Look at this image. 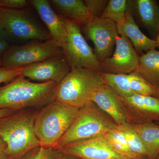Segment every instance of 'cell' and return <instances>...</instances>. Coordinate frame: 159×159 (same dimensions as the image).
<instances>
[{
	"label": "cell",
	"mask_w": 159,
	"mask_h": 159,
	"mask_svg": "<svg viewBox=\"0 0 159 159\" xmlns=\"http://www.w3.org/2000/svg\"><path fill=\"white\" fill-rule=\"evenodd\" d=\"M109 0H84L85 6L90 14L94 18H100Z\"/></svg>",
	"instance_id": "obj_27"
},
{
	"label": "cell",
	"mask_w": 159,
	"mask_h": 159,
	"mask_svg": "<svg viewBox=\"0 0 159 159\" xmlns=\"http://www.w3.org/2000/svg\"><path fill=\"white\" fill-rule=\"evenodd\" d=\"M100 109L111 117L117 125L128 123L122 97L106 84L97 89L91 99Z\"/></svg>",
	"instance_id": "obj_15"
},
{
	"label": "cell",
	"mask_w": 159,
	"mask_h": 159,
	"mask_svg": "<svg viewBox=\"0 0 159 159\" xmlns=\"http://www.w3.org/2000/svg\"><path fill=\"white\" fill-rule=\"evenodd\" d=\"M80 109L54 100L37 112L34 132L41 146L54 147L74 123Z\"/></svg>",
	"instance_id": "obj_4"
},
{
	"label": "cell",
	"mask_w": 159,
	"mask_h": 159,
	"mask_svg": "<svg viewBox=\"0 0 159 159\" xmlns=\"http://www.w3.org/2000/svg\"><path fill=\"white\" fill-rule=\"evenodd\" d=\"M127 8L135 12L142 27L151 39L155 40L159 33V4L156 0L128 1Z\"/></svg>",
	"instance_id": "obj_16"
},
{
	"label": "cell",
	"mask_w": 159,
	"mask_h": 159,
	"mask_svg": "<svg viewBox=\"0 0 159 159\" xmlns=\"http://www.w3.org/2000/svg\"><path fill=\"white\" fill-rule=\"evenodd\" d=\"M118 126L90 100L80 109L74 123L54 148H60L71 143L103 136Z\"/></svg>",
	"instance_id": "obj_5"
},
{
	"label": "cell",
	"mask_w": 159,
	"mask_h": 159,
	"mask_svg": "<svg viewBox=\"0 0 159 159\" xmlns=\"http://www.w3.org/2000/svg\"><path fill=\"white\" fill-rule=\"evenodd\" d=\"M29 2L48 29L51 39L61 48L67 36L64 19L57 14L48 0H30Z\"/></svg>",
	"instance_id": "obj_14"
},
{
	"label": "cell",
	"mask_w": 159,
	"mask_h": 159,
	"mask_svg": "<svg viewBox=\"0 0 159 159\" xmlns=\"http://www.w3.org/2000/svg\"><path fill=\"white\" fill-rule=\"evenodd\" d=\"M122 99L129 124L159 122V100L157 98L134 94Z\"/></svg>",
	"instance_id": "obj_12"
},
{
	"label": "cell",
	"mask_w": 159,
	"mask_h": 159,
	"mask_svg": "<svg viewBox=\"0 0 159 159\" xmlns=\"http://www.w3.org/2000/svg\"><path fill=\"white\" fill-rule=\"evenodd\" d=\"M155 159H159V154L157 156V157Z\"/></svg>",
	"instance_id": "obj_37"
},
{
	"label": "cell",
	"mask_w": 159,
	"mask_h": 159,
	"mask_svg": "<svg viewBox=\"0 0 159 159\" xmlns=\"http://www.w3.org/2000/svg\"><path fill=\"white\" fill-rule=\"evenodd\" d=\"M130 124L144 143L148 153V159H155L159 154V125L155 122Z\"/></svg>",
	"instance_id": "obj_19"
},
{
	"label": "cell",
	"mask_w": 159,
	"mask_h": 159,
	"mask_svg": "<svg viewBox=\"0 0 159 159\" xmlns=\"http://www.w3.org/2000/svg\"><path fill=\"white\" fill-rule=\"evenodd\" d=\"M50 2L57 14L79 25H85L93 18L82 0H51Z\"/></svg>",
	"instance_id": "obj_18"
},
{
	"label": "cell",
	"mask_w": 159,
	"mask_h": 159,
	"mask_svg": "<svg viewBox=\"0 0 159 159\" xmlns=\"http://www.w3.org/2000/svg\"><path fill=\"white\" fill-rule=\"evenodd\" d=\"M22 68L16 70H9L4 68L0 69V84L14 79L21 74Z\"/></svg>",
	"instance_id": "obj_29"
},
{
	"label": "cell",
	"mask_w": 159,
	"mask_h": 159,
	"mask_svg": "<svg viewBox=\"0 0 159 159\" xmlns=\"http://www.w3.org/2000/svg\"><path fill=\"white\" fill-rule=\"evenodd\" d=\"M116 25L119 35L128 38L132 43L138 54L143 51L147 52L156 48L155 41L142 33L128 8L125 17L121 21L116 23Z\"/></svg>",
	"instance_id": "obj_17"
},
{
	"label": "cell",
	"mask_w": 159,
	"mask_h": 159,
	"mask_svg": "<svg viewBox=\"0 0 159 159\" xmlns=\"http://www.w3.org/2000/svg\"><path fill=\"white\" fill-rule=\"evenodd\" d=\"M104 84L99 71L85 68L72 69L57 85L55 100L81 108Z\"/></svg>",
	"instance_id": "obj_6"
},
{
	"label": "cell",
	"mask_w": 159,
	"mask_h": 159,
	"mask_svg": "<svg viewBox=\"0 0 159 159\" xmlns=\"http://www.w3.org/2000/svg\"><path fill=\"white\" fill-rule=\"evenodd\" d=\"M83 26L86 35L93 43L94 53L99 63L111 57L119 36L116 23L107 19L93 18Z\"/></svg>",
	"instance_id": "obj_9"
},
{
	"label": "cell",
	"mask_w": 159,
	"mask_h": 159,
	"mask_svg": "<svg viewBox=\"0 0 159 159\" xmlns=\"http://www.w3.org/2000/svg\"><path fill=\"white\" fill-rule=\"evenodd\" d=\"M137 72L155 87H159V51H147L140 57Z\"/></svg>",
	"instance_id": "obj_20"
},
{
	"label": "cell",
	"mask_w": 159,
	"mask_h": 159,
	"mask_svg": "<svg viewBox=\"0 0 159 159\" xmlns=\"http://www.w3.org/2000/svg\"><path fill=\"white\" fill-rule=\"evenodd\" d=\"M63 154L58 148L40 146L30 150L20 159H61Z\"/></svg>",
	"instance_id": "obj_26"
},
{
	"label": "cell",
	"mask_w": 159,
	"mask_h": 159,
	"mask_svg": "<svg viewBox=\"0 0 159 159\" xmlns=\"http://www.w3.org/2000/svg\"><path fill=\"white\" fill-rule=\"evenodd\" d=\"M0 159H9L6 143L0 138Z\"/></svg>",
	"instance_id": "obj_31"
},
{
	"label": "cell",
	"mask_w": 159,
	"mask_h": 159,
	"mask_svg": "<svg viewBox=\"0 0 159 159\" xmlns=\"http://www.w3.org/2000/svg\"><path fill=\"white\" fill-rule=\"evenodd\" d=\"M57 85L53 81L31 82L20 75L0 87V109L42 108L55 100Z\"/></svg>",
	"instance_id": "obj_1"
},
{
	"label": "cell",
	"mask_w": 159,
	"mask_h": 159,
	"mask_svg": "<svg viewBox=\"0 0 159 159\" xmlns=\"http://www.w3.org/2000/svg\"><path fill=\"white\" fill-rule=\"evenodd\" d=\"M140 57L129 39L125 36L119 35L112 55L100 63L101 72L130 74L137 71Z\"/></svg>",
	"instance_id": "obj_10"
},
{
	"label": "cell",
	"mask_w": 159,
	"mask_h": 159,
	"mask_svg": "<svg viewBox=\"0 0 159 159\" xmlns=\"http://www.w3.org/2000/svg\"><path fill=\"white\" fill-rule=\"evenodd\" d=\"M103 137L117 153L129 159H140L129 149L124 134L119 129L107 133Z\"/></svg>",
	"instance_id": "obj_23"
},
{
	"label": "cell",
	"mask_w": 159,
	"mask_h": 159,
	"mask_svg": "<svg viewBox=\"0 0 159 159\" xmlns=\"http://www.w3.org/2000/svg\"><path fill=\"white\" fill-rule=\"evenodd\" d=\"M30 6L27 0H0V8L19 9Z\"/></svg>",
	"instance_id": "obj_28"
},
{
	"label": "cell",
	"mask_w": 159,
	"mask_h": 159,
	"mask_svg": "<svg viewBox=\"0 0 159 159\" xmlns=\"http://www.w3.org/2000/svg\"><path fill=\"white\" fill-rule=\"evenodd\" d=\"M58 149L80 159H129L117 153L103 136L71 143Z\"/></svg>",
	"instance_id": "obj_13"
},
{
	"label": "cell",
	"mask_w": 159,
	"mask_h": 159,
	"mask_svg": "<svg viewBox=\"0 0 159 159\" xmlns=\"http://www.w3.org/2000/svg\"><path fill=\"white\" fill-rule=\"evenodd\" d=\"M37 112L33 108L25 109L0 119V138L6 143L9 159H20L41 146L34 132Z\"/></svg>",
	"instance_id": "obj_2"
},
{
	"label": "cell",
	"mask_w": 159,
	"mask_h": 159,
	"mask_svg": "<svg viewBox=\"0 0 159 159\" xmlns=\"http://www.w3.org/2000/svg\"><path fill=\"white\" fill-rule=\"evenodd\" d=\"M12 45L8 41H0V69L2 68V59L4 53Z\"/></svg>",
	"instance_id": "obj_30"
},
{
	"label": "cell",
	"mask_w": 159,
	"mask_h": 159,
	"mask_svg": "<svg viewBox=\"0 0 159 159\" xmlns=\"http://www.w3.org/2000/svg\"><path fill=\"white\" fill-rule=\"evenodd\" d=\"M0 25L12 45L51 39L48 29L34 8H0Z\"/></svg>",
	"instance_id": "obj_3"
},
{
	"label": "cell",
	"mask_w": 159,
	"mask_h": 159,
	"mask_svg": "<svg viewBox=\"0 0 159 159\" xmlns=\"http://www.w3.org/2000/svg\"><path fill=\"white\" fill-rule=\"evenodd\" d=\"M17 111L10 109H0V119L3 117L10 116L11 114L14 113Z\"/></svg>",
	"instance_id": "obj_32"
},
{
	"label": "cell",
	"mask_w": 159,
	"mask_h": 159,
	"mask_svg": "<svg viewBox=\"0 0 159 159\" xmlns=\"http://www.w3.org/2000/svg\"><path fill=\"white\" fill-rule=\"evenodd\" d=\"M156 44V48H159V33L157 36L156 39H155Z\"/></svg>",
	"instance_id": "obj_36"
},
{
	"label": "cell",
	"mask_w": 159,
	"mask_h": 159,
	"mask_svg": "<svg viewBox=\"0 0 159 159\" xmlns=\"http://www.w3.org/2000/svg\"><path fill=\"white\" fill-rule=\"evenodd\" d=\"M158 2H158V3H159V1H158Z\"/></svg>",
	"instance_id": "obj_39"
},
{
	"label": "cell",
	"mask_w": 159,
	"mask_h": 159,
	"mask_svg": "<svg viewBox=\"0 0 159 159\" xmlns=\"http://www.w3.org/2000/svg\"><path fill=\"white\" fill-rule=\"evenodd\" d=\"M64 19L67 36L61 48L71 70L85 68L101 72L100 63L83 36L79 24Z\"/></svg>",
	"instance_id": "obj_8"
},
{
	"label": "cell",
	"mask_w": 159,
	"mask_h": 159,
	"mask_svg": "<svg viewBox=\"0 0 159 159\" xmlns=\"http://www.w3.org/2000/svg\"><path fill=\"white\" fill-rule=\"evenodd\" d=\"M127 4L126 0H110L100 18L119 22L125 17Z\"/></svg>",
	"instance_id": "obj_24"
},
{
	"label": "cell",
	"mask_w": 159,
	"mask_h": 159,
	"mask_svg": "<svg viewBox=\"0 0 159 159\" xmlns=\"http://www.w3.org/2000/svg\"><path fill=\"white\" fill-rule=\"evenodd\" d=\"M61 159H80L78 158L66 154L64 153L62 156L61 157Z\"/></svg>",
	"instance_id": "obj_34"
},
{
	"label": "cell",
	"mask_w": 159,
	"mask_h": 159,
	"mask_svg": "<svg viewBox=\"0 0 159 159\" xmlns=\"http://www.w3.org/2000/svg\"><path fill=\"white\" fill-rule=\"evenodd\" d=\"M101 74L105 84L120 97L127 98L134 94L129 84V74H107L102 72Z\"/></svg>",
	"instance_id": "obj_21"
},
{
	"label": "cell",
	"mask_w": 159,
	"mask_h": 159,
	"mask_svg": "<svg viewBox=\"0 0 159 159\" xmlns=\"http://www.w3.org/2000/svg\"><path fill=\"white\" fill-rule=\"evenodd\" d=\"M71 69L64 54L23 68L21 75L40 83L53 81L59 84Z\"/></svg>",
	"instance_id": "obj_11"
},
{
	"label": "cell",
	"mask_w": 159,
	"mask_h": 159,
	"mask_svg": "<svg viewBox=\"0 0 159 159\" xmlns=\"http://www.w3.org/2000/svg\"><path fill=\"white\" fill-rule=\"evenodd\" d=\"M129 80L131 89L134 93L153 96L156 87L150 84L138 72L135 71L129 74Z\"/></svg>",
	"instance_id": "obj_25"
},
{
	"label": "cell",
	"mask_w": 159,
	"mask_h": 159,
	"mask_svg": "<svg viewBox=\"0 0 159 159\" xmlns=\"http://www.w3.org/2000/svg\"><path fill=\"white\" fill-rule=\"evenodd\" d=\"M119 129L124 134L129 147L140 159H148L147 151L141 138L130 124L126 123L119 126Z\"/></svg>",
	"instance_id": "obj_22"
},
{
	"label": "cell",
	"mask_w": 159,
	"mask_h": 159,
	"mask_svg": "<svg viewBox=\"0 0 159 159\" xmlns=\"http://www.w3.org/2000/svg\"><path fill=\"white\" fill-rule=\"evenodd\" d=\"M155 123H156L157 124H158L159 125V122H155Z\"/></svg>",
	"instance_id": "obj_38"
},
{
	"label": "cell",
	"mask_w": 159,
	"mask_h": 159,
	"mask_svg": "<svg viewBox=\"0 0 159 159\" xmlns=\"http://www.w3.org/2000/svg\"><path fill=\"white\" fill-rule=\"evenodd\" d=\"M152 97L157 98V99L159 100V87L156 88L154 94Z\"/></svg>",
	"instance_id": "obj_35"
},
{
	"label": "cell",
	"mask_w": 159,
	"mask_h": 159,
	"mask_svg": "<svg viewBox=\"0 0 159 159\" xmlns=\"http://www.w3.org/2000/svg\"><path fill=\"white\" fill-rule=\"evenodd\" d=\"M7 40V38L4 29L0 25V41Z\"/></svg>",
	"instance_id": "obj_33"
},
{
	"label": "cell",
	"mask_w": 159,
	"mask_h": 159,
	"mask_svg": "<svg viewBox=\"0 0 159 159\" xmlns=\"http://www.w3.org/2000/svg\"><path fill=\"white\" fill-rule=\"evenodd\" d=\"M61 48L52 40L12 45L4 53L2 68L13 70L38 63L63 54Z\"/></svg>",
	"instance_id": "obj_7"
}]
</instances>
